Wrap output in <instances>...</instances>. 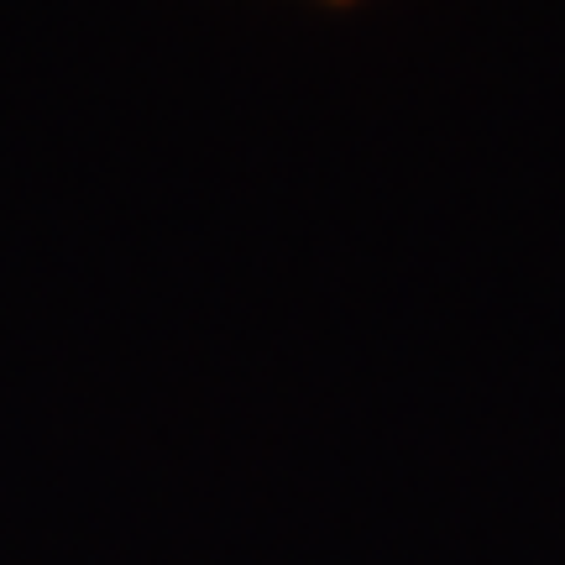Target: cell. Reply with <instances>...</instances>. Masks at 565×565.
<instances>
[]
</instances>
